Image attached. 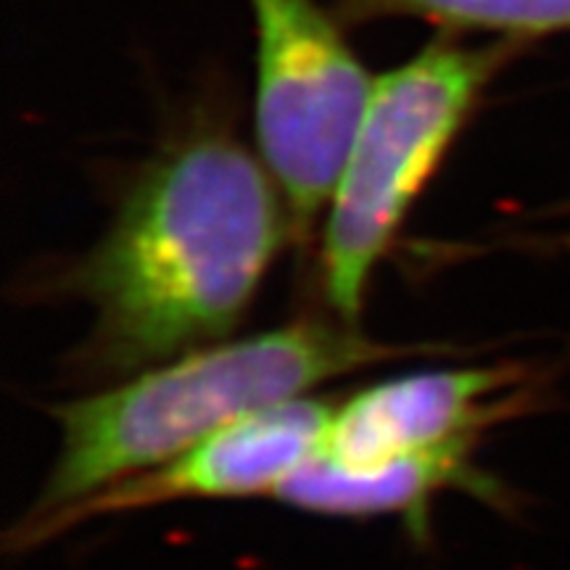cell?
Returning a JSON list of instances; mask_svg holds the SVG:
<instances>
[{"label": "cell", "mask_w": 570, "mask_h": 570, "mask_svg": "<svg viewBox=\"0 0 570 570\" xmlns=\"http://www.w3.org/2000/svg\"><path fill=\"white\" fill-rule=\"evenodd\" d=\"M256 19V138L296 233L336 194L375 80L315 0H248Z\"/></svg>", "instance_id": "obj_4"}, {"label": "cell", "mask_w": 570, "mask_h": 570, "mask_svg": "<svg viewBox=\"0 0 570 570\" xmlns=\"http://www.w3.org/2000/svg\"><path fill=\"white\" fill-rule=\"evenodd\" d=\"M291 227L273 175L230 135L164 148L104 238L53 277L51 294L82 298L96 317L69 370L114 383L225 341Z\"/></svg>", "instance_id": "obj_1"}, {"label": "cell", "mask_w": 570, "mask_h": 570, "mask_svg": "<svg viewBox=\"0 0 570 570\" xmlns=\"http://www.w3.org/2000/svg\"><path fill=\"white\" fill-rule=\"evenodd\" d=\"M341 24L425 19L444 30L499 32L515 38L570 30V0H338Z\"/></svg>", "instance_id": "obj_8"}, {"label": "cell", "mask_w": 570, "mask_h": 570, "mask_svg": "<svg viewBox=\"0 0 570 570\" xmlns=\"http://www.w3.org/2000/svg\"><path fill=\"white\" fill-rule=\"evenodd\" d=\"M446 352L441 344L375 341L360 325L333 317L298 320L175 356L48 410L61 431L59 454L21 518L69 508L177 458L240 417L312 396L327 381Z\"/></svg>", "instance_id": "obj_2"}, {"label": "cell", "mask_w": 570, "mask_h": 570, "mask_svg": "<svg viewBox=\"0 0 570 570\" xmlns=\"http://www.w3.org/2000/svg\"><path fill=\"white\" fill-rule=\"evenodd\" d=\"M510 42L462 46L446 35L375 80L320 246V288L341 323L360 325L377 262L487 85L510 61Z\"/></svg>", "instance_id": "obj_3"}, {"label": "cell", "mask_w": 570, "mask_h": 570, "mask_svg": "<svg viewBox=\"0 0 570 570\" xmlns=\"http://www.w3.org/2000/svg\"><path fill=\"white\" fill-rule=\"evenodd\" d=\"M336 404L302 396L275 404L212 433L146 473L85 497L51 515L21 518L6 533V550L24 554L77 525L177 502L273 497L298 468L323 452Z\"/></svg>", "instance_id": "obj_5"}, {"label": "cell", "mask_w": 570, "mask_h": 570, "mask_svg": "<svg viewBox=\"0 0 570 570\" xmlns=\"http://www.w3.org/2000/svg\"><path fill=\"white\" fill-rule=\"evenodd\" d=\"M475 446L479 441H460L365 468H344L317 452L283 483L275 499L315 515H399L425 529L428 508L449 489L504 504V489L473 465Z\"/></svg>", "instance_id": "obj_7"}, {"label": "cell", "mask_w": 570, "mask_h": 570, "mask_svg": "<svg viewBox=\"0 0 570 570\" xmlns=\"http://www.w3.org/2000/svg\"><path fill=\"white\" fill-rule=\"evenodd\" d=\"M531 402V370L515 362L420 370L360 389L338 404L323 454L344 468H365L481 441L491 425L529 412Z\"/></svg>", "instance_id": "obj_6"}]
</instances>
